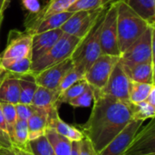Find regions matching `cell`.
<instances>
[{"label":"cell","instance_id":"cell-30","mask_svg":"<svg viewBox=\"0 0 155 155\" xmlns=\"http://www.w3.org/2000/svg\"><path fill=\"white\" fill-rule=\"evenodd\" d=\"M118 0H77L69 9V12H76L81 10H94L105 8L109 5Z\"/></svg>","mask_w":155,"mask_h":155},{"label":"cell","instance_id":"cell-14","mask_svg":"<svg viewBox=\"0 0 155 155\" xmlns=\"http://www.w3.org/2000/svg\"><path fill=\"white\" fill-rule=\"evenodd\" d=\"M77 0H49L41 10L36 14H27L24 20L25 29L30 27L41 19L58 13L68 11V9L76 2Z\"/></svg>","mask_w":155,"mask_h":155},{"label":"cell","instance_id":"cell-41","mask_svg":"<svg viewBox=\"0 0 155 155\" xmlns=\"http://www.w3.org/2000/svg\"><path fill=\"white\" fill-rule=\"evenodd\" d=\"M145 102H147L148 104H150L153 106H155V87L152 89V91L149 94L148 97L146 98Z\"/></svg>","mask_w":155,"mask_h":155},{"label":"cell","instance_id":"cell-19","mask_svg":"<svg viewBox=\"0 0 155 155\" xmlns=\"http://www.w3.org/2000/svg\"><path fill=\"white\" fill-rule=\"evenodd\" d=\"M48 110L45 108H36L27 120L29 142L45 135L48 128Z\"/></svg>","mask_w":155,"mask_h":155},{"label":"cell","instance_id":"cell-1","mask_svg":"<svg viewBox=\"0 0 155 155\" xmlns=\"http://www.w3.org/2000/svg\"><path fill=\"white\" fill-rule=\"evenodd\" d=\"M133 104L94 91V106L81 132L98 154L132 120Z\"/></svg>","mask_w":155,"mask_h":155},{"label":"cell","instance_id":"cell-23","mask_svg":"<svg viewBox=\"0 0 155 155\" xmlns=\"http://www.w3.org/2000/svg\"><path fill=\"white\" fill-rule=\"evenodd\" d=\"M58 97L59 94L55 90H51L43 86H38L34 94L31 104L36 108L49 109L52 106L55 105Z\"/></svg>","mask_w":155,"mask_h":155},{"label":"cell","instance_id":"cell-10","mask_svg":"<svg viewBox=\"0 0 155 155\" xmlns=\"http://www.w3.org/2000/svg\"><path fill=\"white\" fill-rule=\"evenodd\" d=\"M155 153V121L141 127L134 136L124 155H149Z\"/></svg>","mask_w":155,"mask_h":155},{"label":"cell","instance_id":"cell-33","mask_svg":"<svg viewBox=\"0 0 155 155\" xmlns=\"http://www.w3.org/2000/svg\"><path fill=\"white\" fill-rule=\"evenodd\" d=\"M93 102H94V89L87 84V86L85 87L84 91L80 95L71 100L68 103V104H70L74 108L89 107Z\"/></svg>","mask_w":155,"mask_h":155},{"label":"cell","instance_id":"cell-7","mask_svg":"<svg viewBox=\"0 0 155 155\" xmlns=\"http://www.w3.org/2000/svg\"><path fill=\"white\" fill-rule=\"evenodd\" d=\"M32 37L25 31L12 29L7 35L6 46L1 56V64L15 62L32 55ZM32 59V58H31Z\"/></svg>","mask_w":155,"mask_h":155},{"label":"cell","instance_id":"cell-15","mask_svg":"<svg viewBox=\"0 0 155 155\" xmlns=\"http://www.w3.org/2000/svg\"><path fill=\"white\" fill-rule=\"evenodd\" d=\"M48 128L54 129L60 135L71 142H80L84 137V134L79 129L66 124L60 118L56 105L52 106L48 110Z\"/></svg>","mask_w":155,"mask_h":155},{"label":"cell","instance_id":"cell-35","mask_svg":"<svg viewBox=\"0 0 155 155\" xmlns=\"http://www.w3.org/2000/svg\"><path fill=\"white\" fill-rule=\"evenodd\" d=\"M0 144L4 148L12 146V143H11L9 135H8L6 124H5V120L4 117L2 108H1V104H0Z\"/></svg>","mask_w":155,"mask_h":155},{"label":"cell","instance_id":"cell-20","mask_svg":"<svg viewBox=\"0 0 155 155\" xmlns=\"http://www.w3.org/2000/svg\"><path fill=\"white\" fill-rule=\"evenodd\" d=\"M20 87L17 77L11 74L4 79L0 84V104H19Z\"/></svg>","mask_w":155,"mask_h":155},{"label":"cell","instance_id":"cell-44","mask_svg":"<svg viewBox=\"0 0 155 155\" xmlns=\"http://www.w3.org/2000/svg\"><path fill=\"white\" fill-rule=\"evenodd\" d=\"M149 155H155V153H153V154H149Z\"/></svg>","mask_w":155,"mask_h":155},{"label":"cell","instance_id":"cell-32","mask_svg":"<svg viewBox=\"0 0 155 155\" xmlns=\"http://www.w3.org/2000/svg\"><path fill=\"white\" fill-rule=\"evenodd\" d=\"M29 146L34 155H56L45 135L30 141Z\"/></svg>","mask_w":155,"mask_h":155},{"label":"cell","instance_id":"cell-4","mask_svg":"<svg viewBox=\"0 0 155 155\" xmlns=\"http://www.w3.org/2000/svg\"><path fill=\"white\" fill-rule=\"evenodd\" d=\"M81 39L63 34L58 41L43 56L32 62L31 72L35 75L47 67L61 63L71 57L75 48L80 44Z\"/></svg>","mask_w":155,"mask_h":155},{"label":"cell","instance_id":"cell-18","mask_svg":"<svg viewBox=\"0 0 155 155\" xmlns=\"http://www.w3.org/2000/svg\"><path fill=\"white\" fill-rule=\"evenodd\" d=\"M72 14L73 12L65 11V12L48 15L41 19L40 21L36 22L30 27L25 29V31L30 34L31 35H34L36 34H41L51 30L60 29L61 26L66 22V20L72 15Z\"/></svg>","mask_w":155,"mask_h":155},{"label":"cell","instance_id":"cell-36","mask_svg":"<svg viewBox=\"0 0 155 155\" xmlns=\"http://www.w3.org/2000/svg\"><path fill=\"white\" fill-rule=\"evenodd\" d=\"M15 107L17 120L26 121V122L30 118V116L32 115V114H33V112L35 110V106H33L32 104H18L15 105Z\"/></svg>","mask_w":155,"mask_h":155},{"label":"cell","instance_id":"cell-8","mask_svg":"<svg viewBox=\"0 0 155 155\" xmlns=\"http://www.w3.org/2000/svg\"><path fill=\"white\" fill-rule=\"evenodd\" d=\"M116 15V5L113 3L106 8L103 18L100 32V45L102 54L121 57L118 45Z\"/></svg>","mask_w":155,"mask_h":155},{"label":"cell","instance_id":"cell-17","mask_svg":"<svg viewBox=\"0 0 155 155\" xmlns=\"http://www.w3.org/2000/svg\"><path fill=\"white\" fill-rule=\"evenodd\" d=\"M122 65L130 81L136 83L154 84V63L149 62L135 64H122Z\"/></svg>","mask_w":155,"mask_h":155},{"label":"cell","instance_id":"cell-22","mask_svg":"<svg viewBox=\"0 0 155 155\" xmlns=\"http://www.w3.org/2000/svg\"><path fill=\"white\" fill-rule=\"evenodd\" d=\"M18 78L20 87V97L19 104H31L34 94L38 87L35 83V75L30 73L21 75Z\"/></svg>","mask_w":155,"mask_h":155},{"label":"cell","instance_id":"cell-43","mask_svg":"<svg viewBox=\"0 0 155 155\" xmlns=\"http://www.w3.org/2000/svg\"><path fill=\"white\" fill-rule=\"evenodd\" d=\"M7 74H8L7 72L2 66V64H1V56H0V84H2V82L4 81V79L7 76Z\"/></svg>","mask_w":155,"mask_h":155},{"label":"cell","instance_id":"cell-3","mask_svg":"<svg viewBox=\"0 0 155 155\" xmlns=\"http://www.w3.org/2000/svg\"><path fill=\"white\" fill-rule=\"evenodd\" d=\"M104 13L100 16L88 35L81 40L80 44L71 55L74 67L83 74L84 76L85 72L102 54L100 45V32Z\"/></svg>","mask_w":155,"mask_h":155},{"label":"cell","instance_id":"cell-26","mask_svg":"<svg viewBox=\"0 0 155 155\" xmlns=\"http://www.w3.org/2000/svg\"><path fill=\"white\" fill-rule=\"evenodd\" d=\"M13 145L18 147L19 149L31 152L29 146L28 139V127L26 121L17 120L14 133V142Z\"/></svg>","mask_w":155,"mask_h":155},{"label":"cell","instance_id":"cell-5","mask_svg":"<svg viewBox=\"0 0 155 155\" xmlns=\"http://www.w3.org/2000/svg\"><path fill=\"white\" fill-rule=\"evenodd\" d=\"M120 61L124 64L154 63V26L150 25L145 32L121 54Z\"/></svg>","mask_w":155,"mask_h":155},{"label":"cell","instance_id":"cell-25","mask_svg":"<svg viewBox=\"0 0 155 155\" xmlns=\"http://www.w3.org/2000/svg\"><path fill=\"white\" fill-rule=\"evenodd\" d=\"M153 87H155L154 84H144L130 81L129 101L134 104L145 101Z\"/></svg>","mask_w":155,"mask_h":155},{"label":"cell","instance_id":"cell-28","mask_svg":"<svg viewBox=\"0 0 155 155\" xmlns=\"http://www.w3.org/2000/svg\"><path fill=\"white\" fill-rule=\"evenodd\" d=\"M87 86V83L84 79H82L75 84H74L72 86L64 90L63 93L60 94L55 105L59 107L62 104H68L71 100L74 99L78 95H80Z\"/></svg>","mask_w":155,"mask_h":155},{"label":"cell","instance_id":"cell-13","mask_svg":"<svg viewBox=\"0 0 155 155\" xmlns=\"http://www.w3.org/2000/svg\"><path fill=\"white\" fill-rule=\"evenodd\" d=\"M143 121L131 120L124 130L118 134L97 155H124L134 136L142 127Z\"/></svg>","mask_w":155,"mask_h":155},{"label":"cell","instance_id":"cell-21","mask_svg":"<svg viewBox=\"0 0 155 155\" xmlns=\"http://www.w3.org/2000/svg\"><path fill=\"white\" fill-rule=\"evenodd\" d=\"M127 5L149 25H155V0H125Z\"/></svg>","mask_w":155,"mask_h":155},{"label":"cell","instance_id":"cell-38","mask_svg":"<svg viewBox=\"0 0 155 155\" xmlns=\"http://www.w3.org/2000/svg\"><path fill=\"white\" fill-rule=\"evenodd\" d=\"M20 1L24 9H25L28 12V14H36L42 8V5L40 2L41 0H20Z\"/></svg>","mask_w":155,"mask_h":155},{"label":"cell","instance_id":"cell-40","mask_svg":"<svg viewBox=\"0 0 155 155\" xmlns=\"http://www.w3.org/2000/svg\"><path fill=\"white\" fill-rule=\"evenodd\" d=\"M12 0H0V27L4 20L5 16V12L7 9L8 5H10Z\"/></svg>","mask_w":155,"mask_h":155},{"label":"cell","instance_id":"cell-39","mask_svg":"<svg viewBox=\"0 0 155 155\" xmlns=\"http://www.w3.org/2000/svg\"><path fill=\"white\" fill-rule=\"evenodd\" d=\"M0 155H34L31 152L19 149L18 147L12 145L7 148L0 147Z\"/></svg>","mask_w":155,"mask_h":155},{"label":"cell","instance_id":"cell-42","mask_svg":"<svg viewBox=\"0 0 155 155\" xmlns=\"http://www.w3.org/2000/svg\"><path fill=\"white\" fill-rule=\"evenodd\" d=\"M70 155H79V142H72Z\"/></svg>","mask_w":155,"mask_h":155},{"label":"cell","instance_id":"cell-2","mask_svg":"<svg viewBox=\"0 0 155 155\" xmlns=\"http://www.w3.org/2000/svg\"><path fill=\"white\" fill-rule=\"evenodd\" d=\"M116 5V23L118 34V45L121 54L133 45L150 26L141 18L125 0L114 2Z\"/></svg>","mask_w":155,"mask_h":155},{"label":"cell","instance_id":"cell-37","mask_svg":"<svg viewBox=\"0 0 155 155\" xmlns=\"http://www.w3.org/2000/svg\"><path fill=\"white\" fill-rule=\"evenodd\" d=\"M79 155H97L91 141L84 137L79 142Z\"/></svg>","mask_w":155,"mask_h":155},{"label":"cell","instance_id":"cell-9","mask_svg":"<svg viewBox=\"0 0 155 155\" xmlns=\"http://www.w3.org/2000/svg\"><path fill=\"white\" fill-rule=\"evenodd\" d=\"M120 56L101 54L85 72L84 79L96 92H102Z\"/></svg>","mask_w":155,"mask_h":155},{"label":"cell","instance_id":"cell-6","mask_svg":"<svg viewBox=\"0 0 155 155\" xmlns=\"http://www.w3.org/2000/svg\"><path fill=\"white\" fill-rule=\"evenodd\" d=\"M106 8L107 7L73 12L72 15L66 20L60 29L64 34L82 40L88 35Z\"/></svg>","mask_w":155,"mask_h":155},{"label":"cell","instance_id":"cell-45","mask_svg":"<svg viewBox=\"0 0 155 155\" xmlns=\"http://www.w3.org/2000/svg\"><path fill=\"white\" fill-rule=\"evenodd\" d=\"M0 147H2V146H1V144H0Z\"/></svg>","mask_w":155,"mask_h":155},{"label":"cell","instance_id":"cell-29","mask_svg":"<svg viewBox=\"0 0 155 155\" xmlns=\"http://www.w3.org/2000/svg\"><path fill=\"white\" fill-rule=\"evenodd\" d=\"M155 106L151 105L147 102L143 101L138 104H133V111H132V120L135 121H143L144 122L147 119L154 118Z\"/></svg>","mask_w":155,"mask_h":155},{"label":"cell","instance_id":"cell-16","mask_svg":"<svg viewBox=\"0 0 155 155\" xmlns=\"http://www.w3.org/2000/svg\"><path fill=\"white\" fill-rule=\"evenodd\" d=\"M64 33L61 29L34 35L32 37V62L43 56L58 41Z\"/></svg>","mask_w":155,"mask_h":155},{"label":"cell","instance_id":"cell-27","mask_svg":"<svg viewBox=\"0 0 155 155\" xmlns=\"http://www.w3.org/2000/svg\"><path fill=\"white\" fill-rule=\"evenodd\" d=\"M2 66L7 72V74L15 77H19L21 75L32 73L31 72L32 59L30 57H27V58H24V59L17 60L15 62L3 64Z\"/></svg>","mask_w":155,"mask_h":155},{"label":"cell","instance_id":"cell-34","mask_svg":"<svg viewBox=\"0 0 155 155\" xmlns=\"http://www.w3.org/2000/svg\"><path fill=\"white\" fill-rule=\"evenodd\" d=\"M82 79H84V74H81L79 71H77L74 67H73L64 75V77L62 79L61 83L59 84V85H58V87L56 88L55 91L60 95L61 93H63L64 90H66L67 88L72 86L74 84H75L76 82H78V81H80Z\"/></svg>","mask_w":155,"mask_h":155},{"label":"cell","instance_id":"cell-11","mask_svg":"<svg viewBox=\"0 0 155 155\" xmlns=\"http://www.w3.org/2000/svg\"><path fill=\"white\" fill-rule=\"evenodd\" d=\"M129 84L130 80L126 76L123 69V65L119 60V62L114 67L107 84L101 93L123 102H130Z\"/></svg>","mask_w":155,"mask_h":155},{"label":"cell","instance_id":"cell-12","mask_svg":"<svg viewBox=\"0 0 155 155\" xmlns=\"http://www.w3.org/2000/svg\"><path fill=\"white\" fill-rule=\"evenodd\" d=\"M73 67L74 64L70 57L35 74V83L38 86H43L51 90H56L62 79Z\"/></svg>","mask_w":155,"mask_h":155},{"label":"cell","instance_id":"cell-24","mask_svg":"<svg viewBox=\"0 0 155 155\" xmlns=\"http://www.w3.org/2000/svg\"><path fill=\"white\" fill-rule=\"evenodd\" d=\"M45 136L56 155H70L72 142L60 135L52 128H47Z\"/></svg>","mask_w":155,"mask_h":155},{"label":"cell","instance_id":"cell-31","mask_svg":"<svg viewBox=\"0 0 155 155\" xmlns=\"http://www.w3.org/2000/svg\"><path fill=\"white\" fill-rule=\"evenodd\" d=\"M1 108L4 114V117L6 124V128L8 132V135L10 138V141L13 145L14 142V133L15 124L17 123V116L15 112V107L13 104H1Z\"/></svg>","mask_w":155,"mask_h":155}]
</instances>
